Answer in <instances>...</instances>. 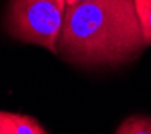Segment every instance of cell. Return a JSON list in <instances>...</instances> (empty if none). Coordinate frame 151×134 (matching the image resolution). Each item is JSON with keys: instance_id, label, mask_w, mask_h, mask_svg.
Segmentation results:
<instances>
[{"instance_id": "obj_4", "label": "cell", "mask_w": 151, "mask_h": 134, "mask_svg": "<svg viewBox=\"0 0 151 134\" xmlns=\"http://www.w3.org/2000/svg\"><path fill=\"white\" fill-rule=\"evenodd\" d=\"M146 46L151 45V0H134Z\"/></svg>"}, {"instance_id": "obj_5", "label": "cell", "mask_w": 151, "mask_h": 134, "mask_svg": "<svg viewBox=\"0 0 151 134\" xmlns=\"http://www.w3.org/2000/svg\"><path fill=\"white\" fill-rule=\"evenodd\" d=\"M14 134H46V131H45L43 126L34 118V117L18 115Z\"/></svg>"}, {"instance_id": "obj_1", "label": "cell", "mask_w": 151, "mask_h": 134, "mask_svg": "<svg viewBox=\"0 0 151 134\" xmlns=\"http://www.w3.org/2000/svg\"><path fill=\"white\" fill-rule=\"evenodd\" d=\"M146 46L134 0H86L67 5L58 54L80 66H118Z\"/></svg>"}, {"instance_id": "obj_7", "label": "cell", "mask_w": 151, "mask_h": 134, "mask_svg": "<svg viewBox=\"0 0 151 134\" xmlns=\"http://www.w3.org/2000/svg\"><path fill=\"white\" fill-rule=\"evenodd\" d=\"M67 5H75V3H80V2H86V0H65Z\"/></svg>"}, {"instance_id": "obj_6", "label": "cell", "mask_w": 151, "mask_h": 134, "mask_svg": "<svg viewBox=\"0 0 151 134\" xmlns=\"http://www.w3.org/2000/svg\"><path fill=\"white\" fill-rule=\"evenodd\" d=\"M16 118H18V113L0 110V134H14L16 133Z\"/></svg>"}, {"instance_id": "obj_3", "label": "cell", "mask_w": 151, "mask_h": 134, "mask_svg": "<svg viewBox=\"0 0 151 134\" xmlns=\"http://www.w3.org/2000/svg\"><path fill=\"white\" fill-rule=\"evenodd\" d=\"M116 134H151V117H129L119 125Z\"/></svg>"}, {"instance_id": "obj_2", "label": "cell", "mask_w": 151, "mask_h": 134, "mask_svg": "<svg viewBox=\"0 0 151 134\" xmlns=\"http://www.w3.org/2000/svg\"><path fill=\"white\" fill-rule=\"evenodd\" d=\"M65 11V0H10L5 27L19 42L38 45L58 54Z\"/></svg>"}]
</instances>
